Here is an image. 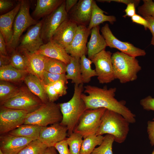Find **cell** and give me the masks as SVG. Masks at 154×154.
I'll list each match as a JSON object with an SVG mask.
<instances>
[{
	"mask_svg": "<svg viewBox=\"0 0 154 154\" xmlns=\"http://www.w3.org/2000/svg\"><path fill=\"white\" fill-rule=\"evenodd\" d=\"M84 92L88 95L82 93L81 97L87 109L105 108L120 114L130 123L135 122L136 116L125 106V101H119L115 98L116 88H101L87 85L84 87Z\"/></svg>",
	"mask_w": 154,
	"mask_h": 154,
	"instance_id": "6da1fadb",
	"label": "cell"
},
{
	"mask_svg": "<svg viewBox=\"0 0 154 154\" xmlns=\"http://www.w3.org/2000/svg\"><path fill=\"white\" fill-rule=\"evenodd\" d=\"M84 90L83 84H74L73 96L68 102L59 104L62 118L60 123L67 127L69 136L74 132L79 119L87 109L81 97Z\"/></svg>",
	"mask_w": 154,
	"mask_h": 154,
	"instance_id": "7a4b0ae2",
	"label": "cell"
},
{
	"mask_svg": "<svg viewBox=\"0 0 154 154\" xmlns=\"http://www.w3.org/2000/svg\"><path fill=\"white\" fill-rule=\"evenodd\" d=\"M130 123L120 114L106 109L101 119L100 125L96 135H113L114 141L119 143L126 140L129 131Z\"/></svg>",
	"mask_w": 154,
	"mask_h": 154,
	"instance_id": "3957f363",
	"label": "cell"
},
{
	"mask_svg": "<svg viewBox=\"0 0 154 154\" xmlns=\"http://www.w3.org/2000/svg\"><path fill=\"white\" fill-rule=\"evenodd\" d=\"M112 60L115 79H118L120 83L124 84L137 79L141 67L135 57L117 51L112 54Z\"/></svg>",
	"mask_w": 154,
	"mask_h": 154,
	"instance_id": "277c9868",
	"label": "cell"
},
{
	"mask_svg": "<svg viewBox=\"0 0 154 154\" xmlns=\"http://www.w3.org/2000/svg\"><path fill=\"white\" fill-rule=\"evenodd\" d=\"M62 118L59 104L49 101L43 103L34 111L27 114L24 124L46 127L60 123Z\"/></svg>",
	"mask_w": 154,
	"mask_h": 154,
	"instance_id": "5b68a950",
	"label": "cell"
},
{
	"mask_svg": "<svg viewBox=\"0 0 154 154\" xmlns=\"http://www.w3.org/2000/svg\"><path fill=\"white\" fill-rule=\"evenodd\" d=\"M21 2L20 10L14 22L12 37L10 43L7 46V51L8 50L11 52L16 49L23 33L27 28L36 25L38 22L34 19L30 14L29 1L22 0Z\"/></svg>",
	"mask_w": 154,
	"mask_h": 154,
	"instance_id": "8992f818",
	"label": "cell"
},
{
	"mask_svg": "<svg viewBox=\"0 0 154 154\" xmlns=\"http://www.w3.org/2000/svg\"><path fill=\"white\" fill-rule=\"evenodd\" d=\"M43 104L40 99L28 88L22 87L20 88L19 91L16 95L1 106L30 113L38 108Z\"/></svg>",
	"mask_w": 154,
	"mask_h": 154,
	"instance_id": "52a82bcc",
	"label": "cell"
},
{
	"mask_svg": "<svg viewBox=\"0 0 154 154\" xmlns=\"http://www.w3.org/2000/svg\"><path fill=\"white\" fill-rule=\"evenodd\" d=\"M106 109L104 108L87 109L81 117L74 132L81 135L84 139L96 134Z\"/></svg>",
	"mask_w": 154,
	"mask_h": 154,
	"instance_id": "ba28073f",
	"label": "cell"
},
{
	"mask_svg": "<svg viewBox=\"0 0 154 154\" xmlns=\"http://www.w3.org/2000/svg\"><path fill=\"white\" fill-rule=\"evenodd\" d=\"M112 53L104 49L90 59L94 64L99 83L108 84L115 79L112 60Z\"/></svg>",
	"mask_w": 154,
	"mask_h": 154,
	"instance_id": "9c48e42d",
	"label": "cell"
},
{
	"mask_svg": "<svg viewBox=\"0 0 154 154\" xmlns=\"http://www.w3.org/2000/svg\"><path fill=\"white\" fill-rule=\"evenodd\" d=\"M28 112L0 106V133H7L24 124Z\"/></svg>",
	"mask_w": 154,
	"mask_h": 154,
	"instance_id": "30bf717a",
	"label": "cell"
},
{
	"mask_svg": "<svg viewBox=\"0 0 154 154\" xmlns=\"http://www.w3.org/2000/svg\"><path fill=\"white\" fill-rule=\"evenodd\" d=\"M68 18L64 0L56 9L43 19L41 29V37L43 40L47 42L50 41L57 29Z\"/></svg>",
	"mask_w": 154,
	"mask_h": 154,
	"instance_id": "8fae6325",
	"label": "cell"
},
{
	"mask_svg": "<svg viewBox=\"0 0 154 154\" xmlns=\"http://www.w3.org/2000/svg\"><path fill=\"white\" fill-rule=\"evenodd\" d=\"M101 31L107 46L116 48L122 53L135 57L146 55L144 50L136 47L129 42H123L117 39L112 33L108 24L106 23L102 27Z\"/></svg>",
	"mask_w": 154,
	"mask_h": 154,
	"instance_id": "7c38bea8",
	"label": "cell"
},
{
	"mask_svg": "<svg viewBox=\"0 0 154 154\" xmlns=\"http://www.w3.org/2000/svg\"><path fill=\"white\" fill-rule=\"evenodd\" d=\"M43 19L35 25L30 27L21 38L16 49L34 52L44 44L41 37V29Z\"/></svg>",
	"mask_w": 154,
	"mask_h": 154,
	"instance_id": "4fadbf2b",
	"label": "cell"
},
{
	"mask_svg": "<svg viewBox=\"0 0 154 154\" xmlns=\"http://www.w3.org/2000/svg\"><path fill=\"white\" fill-rule=\"evenodd\" d=\"M91 30L86 26L79 25L72 42L65 49L73 57L80 58L87 53V42Z\"/></svg>",
	"mask_w": 154,
	"mask_h": 154,
	"instance_id": "5bb4252c",
	"label": "cell"
},
{
	"mask_svg": "<svg viewBox=\"0 0 154 154\" xmlns=\"http://www.w3.org/2000/svg\"><path fill=\"white\" fill-rule=\"evenodd\" d=\"M67 132L66 127L60 123H56L42 127L38 139L47 147L54 146L57 143L66 139Z\"/></svg>",
	"mask_w": 154,
	"mask_h": 154,
	"instance_id": "9a60e30c",
	"label": "cell"
},
{
	"mask_svg": "<svg viewBox=\"0 0 154 154\" xmlns=\"http://www.w3.org/2000/svg\"><path fill=\"white\" fill-rule=\"evenodd\" d=\"M78 27L76 23L68 17L57 29L50 40L65 48L72 42Z\"/></svg>",
	"mask_w": 154,
	"mask_h": 154,
	"instance_id": "2e32d148",
	"label": "cell"
},
{
	"mask_svg": "<svg viewBox=\"0 0 154 154\" xmlns=\"http://www.w3.org/2000/svg\"><path fill=\"white\" fill-rule=\"evenodd\" d=\"M33 139L14 136L8 133L1 135L0 150L4 154H17Z\"/></svg>",
	"mask_w": 154,
	"mask_h": 154,
	"instance_id": "e0dca14e",
	"label": "cell"
},
{
	"mask_svg": "<svg viewBox=\"0 0 154 154\" xmlns=\"http://www.w3.org/2000/svg\"><path fill=\"white\" fill-rule=\"evenodd\" d=\"M93 0H80L68 13V18L78 26L88 25Z\"/></svg>",
	"mask_w": 154,
	"mask_h": 154,
	"instance_id": "ac0fdd59",
	"label": "cell"
},
{
	"mask_svg": "<svg viewBox=\"0 0 154 154\" xmlns=\"http://www.w3.org/2000/svg\"><path fill=\"white\" fill-rule=\"evenodd\" d=\"M21 51H23L26 57L27 71L29 73L37 77L43 84V76L46 56L27 50Z\"/></svg>",
	"mask_w": 154,
	"mask_h": 154,
	"instance_id": "d6986e66",
	"label": "cell"
},
{
	"mask_svg": "<svg viewBox=\"0 0 154 154\" xmlns=\"http://www.w3.org/2000/svg\"><path fill=\"white\" fill-rule=\"evenodd\" d=\"M34 52L60 60L66 65L70 62L71 57L64 48L52 40L44 44Z\"/></svg>",
	"mask_w": 154,
	"mask_h": 154,
	"instance_id": "ffe728a7",
	"label": "cell"
},
{
	"mask_svg": "<svg viewBox=\"0 0 154 154\" xmlns=\"http://www.w3.org/2000/svg\"><path fill=\"white\" fill-rule=\"evenodd\" d=\"M21 0L11 10L0 16V32L3 35L7 46L10 42L13 35L14 22L21 7Z\"/></svg>",
	"mask_w": 154,
	"mask_h": 154,
	"instance_id": "44dd1931",
	"label": "cell"
},
{
	"mask_svg": "<svg viewBox=\"0 0 154 154\" xmlns=\"http://www.w3.org/2000/svg\"><path fill=\"white\" fill-rule=\"evenodd\" d=\"M99 30L100 27L98 26L91 30L90 38L87 45L88 58L90 59L107 46L104 37L100 34Z\"/></svg>",
	"mask_w": 154,
	"mask_h": 154,
	"instance_id": "7402d4cb",
	"label": "cell"
},
{
	"mask_svg": "<svg viewBox=\"0 0 154 154\" xmlns=\"http://www.w3.org/2000/svg\"><path fill=\"white\" fill-rule=\"evenodd\" d=\"M23 81L30 91L39 98L43 103L49 102L44 85L37 77L29 73Z\"/></svg>",
	"mask_w": 154,
	"mask_h": 154,
	"instance_id": "603a6c76",
	"label": "cell"
},
{
	"mask_svg": "<svg viewBox=\"0 0 154 154\" xmlns=\"http://www.w3.org/2000/svg\"><path fill=\"white\" fill-rule=\"evenodd\" d=\"M64 1L63 0H37L33 15L37 18L47 16L56 9Z\"/></svg>",
	"mask_w": 154,
	"mask_h": 154,
	"instance_id": "cb8c5ba5",
	"label": "cell"
},
{
	"mask_svg": "<svg viewBox=\"0 0 154 154\" xmlns=\"http://www.w3.org/2000/svg\"><path fill=\"white\" fill-rule=\"evenodd\" d=\"M104 13H107L101 9L97 5L96 1L93 0L91 19L88 27L89 30L105 22L108 21L111 24H113L116 21V18L114 16L107 15Z\"/></svg>",
	"mask_w": 154,
	"mask_h": 154,
	"instance_id": "d4e9b609",
	"label": "cell"
},
{
	"mask_svg": "<svg viewBox=\"0 0 154 154\" xmlns=\"http://www.w3.org/2000/svg\"><path fill=\"white\" fill-rule=\"evenodd\" d=\"M28 74L27 71L18 70L11 64L0 67V81L9 82H19L24 81Z\"/></svg>",
	"mask_w": 154,
	"mask_h": 154,
	"instance_id": "484cf974",
	"label": "cell"
},
{
	"mask_svg": "<svg viewBox=\"0 0 154 154\" xmlns=\"http://www.w3.org/2000/svg\"><path fill=\"white\" fill-rule=\"evenodd\" d=\"M80 58L71 56L70 62L66 65V74L67 80H71V83L76 85L83 84L80 71Z\"/></svg>",
	"mask_w": 154,
	"mask_h": 154,
	"instance_id": "4316f807",
	"label": "cell"
},
{
	"mask_svg": "<svg viewBox=\"0 0 154 154\" xmlns=\"http://www.w3.org/2000/svg\"><path fill=\"white\" fill-rule=\"evenodd\" d=\"M41 128L36 125L23 124L8 133L14 136L36 139L38 138Z\"/></svg>",
	"mask_w": 154,
	"mask_h": 154,
	"instance_id": "83f0119b",
	"label": "cell"
},
{
	"mask_svg": "<svg viewBox=\"0 0 154 154\" xmlns=\"http://www.w3.org/2000/svg\"><path fill=\"white\" fill-rule=\"evenodd\" d=\"M92 63L91 59L86 57V55H84L80 58V71L83 84L89 83L92 78L97 76L95 70L92 68Z\"/></svg>",
	"mask_w": 154,
	"mask_h": 154,
	"instance_id": "f1b7e54d",
	"label": "cell"
},
{
	"mask_svg": "<svg viewBox=\"0 0 154 154\" xmlns=\"http://www.w3.org/2000/svg\"><path fill=\"white\" fill-rule=\"evenodd\" d=\"M104 136L95 134L84 138L80 150V154H91L95 147L102 143Z\"/></svg>",
	"mask_w": 154,
	"mask_h": 154,
	"instance_id": "f546056e",
	"label": "cell"
},
{
	"mask_svg": "<svg viewBox=\"0 0 154 154\" xmlns=\"http://www.w3.org/2000/svg\"><path fill=\"white\" fill-rule=\"evenodd\" d=\"M19 89L20 88L11 84L9 82L0 81V106L16 95Z\"/></svg>",
	"mask_w": 154,
	"mask_h": 154,
	"instance_id": "4dcf8cb0",
	"label": "cell"
},
{
	"mask_svg": "<svg viewBox=\"0 0 154 154\" xmlns=\"http://www.w3.org/2000/svg\"><path fill=\"white\" fill-rule=\"evenodd\" d=\"M11 53L9 56L10 64L18 70L27 71L26 58L23 51L16 49Z\"/></svg>",
	"mask_w": 154,
	"mask_h": 154,
	"instance_id": "1f68e13d",
	"label": "cell"
},
{
	"mask_svg": "<svg viewBox=\"0 0 154 154\" xmlns=\"http://www.w3.org/2000/svg\"><path fill=\"white\" fill-rule=\"evenodd\" d=\"M66 65L63 62L46 56L44 70L55 74H66Z\"/></svg>",
	"mask_w": 154,
	"mask_h": 154,
	"instance_id": "d6a6232c",
	"label": "cell"
},
{
	"mask_svg": "<svg viewBox=\"0 0 154 154\" xmlns=\"http://www.w3.org/2000/svg\"><path fill=\"white\" fill-rule=\"evenodd\" d=\"M66 140L69 146L70 154H80V150L83 141L82 136L80 134L73 132Z\"/></svg>",
	"mask_w": 154,
	"mask_h": 154,
	"instance_id": "836d02e7",
	"label": "cell"
},
{
	"mask_svg": "<svg viewBox=\"0 0 154 154\" xmlns=\"http://www.w3.org/2000/svg\"><path fill=\"white\" fill-rule=\"evenodd\" d=\"M48 147L38 139L30 142L17 154H42Z\"/></svg>",
	"mask_w": 154,
	"mask_h": 154,
	"instance_id": "e575fe53",
	"label": "cell"
},
{
	"mask_svg": "<svg viewBox=\"0 0 154 154\" xmlns=\"http://www.w3.org/2000/svg\"><path fill=\"white\" fill-rule=\"evenodd\" d=\"M114 141L113 135L106 134L102 143L96 148L91 154H114L112 151V146Z\"/></svg>",
	"mask_w": 154,
	"mask_h": 154,
	"instance_id": "d590c367",
	"label": "cell"
},
{
	"mask_svg": "<svg viewBox=\"0 0 154 154\" xmlns=\"http://www.w3.org/2000/svg\"><path fill=\"white\" fill-rule=\"evenodd\" d=\"M143 4L138 8V13L143 17L154 16V2L151 0H143Z\"/></svg>",
	"mask_w": 154,
	"mask_h": 154,
	"instance_id": "8d00e7d4",
	"label": "cell"
},
{
	"mask_svg": "<svg viewBox=\"0 0 154 154\" xmlns=\"http://www.w3.org/2000/svg\"><path fill=\"white\" fill-rule=\"evenodd\" d=\"M62 80L68 83L66 74H55L44 71L43 76V84H52L59 80Z\"/></svg>",
	"mask_w": 154,
	"mask_h": 154,
	"instance_id": "74e56055",
	"label": "cell"
},
{
	"mask_svg": "<svg viewBox=\"0 0 154 154\" xmlns=\"http://www.w3.org/2000/svg\"><path fill=\"white\" fill-rule=\"evenodd\" d=\"M44 86L49 102H54L60 97L55 90L52 84L44 85Z\"/></svg>",
	"mask_w": 154,
	"mask_h": 154,
	"instance_id": "f35d334b",
	"label": "cell"
},
{
	"mask_svg": "<svg viewBox=\"0 0 154 154\" xmlns=\"http://www.w3.org/2000/svg\"><path fill=\"white\" fill-rule=\"evenodd\" d=\"M68 84L65 81L60 80L52 84L59 96L61 97L67 94L68 87L66 84Z\"/></svg>",
	"mask_w": 154,
	"mask_h": 154,
	"instance_id": "ab89813d",
	"label": "cell"
},
{
	"mask_svg": "<svg viewBox=\"0 0 154 154\" xmlns=\"http://www.w3.org/2000/svg\"><path fill=\"white\" fill-rule=\"evenodd\" d=\"M140 103L143 109L154 111V98L151 96H149L141 99Z\"/></svg>",
	"mask_w": 154,
	"mask_h": 154,
	"instance_id": "60d3db41",
	"label": "cell"
},
{
	"mask_svg": "<svg viewBox=\"0 0 154 154\" xmlns=\"http://www.w3.org/2000/svg\"><path fill=\"white\" fill-rule=\"evenodd\" d=\"M66 139L59 142L54 147L59 154H70Z\"/></svg>",
	"mask_w": 154,
	"mask_h": 154,
	"instance_id": "b9f144b4",
	"label": "cell"
},
{
	"mask_svg": "<svg viewBox=\"0 0 154 154\" xmlns=\"http://www.w3.org/2000/svg\"><path fill=\"white\" fill-rule=\"evenodd\" d=\"M147 132L149 143L151 146H154V118L147 122Z\"/></svg>",
	"mask_w": 154,
	"mask_h": 154,
	"instance_id": "7bdbcfd3",
	"label": "cell"
},
{
	"mask_svg": "<svg viewBox=\"0 0 154 154\" xmlns=\"http://www.w3.org/2000/svg\"><path fill=\"white\" fill-rule=\"evenodd\" d=\"M131 19L133 22L143 26L145 30L149 29V25L148 22L144 18L140 15L135 14L131 17Z\"/></svg>",
	"mask_w": 154,
	"mask_h": 154,
	"instance_id": "ee69618b",
	"label": "cell"
},
{
	"mask_svg": "<svg viewBox=\"0 0 154 154\" xmlns=\"http://www.w3.org/2000/svg\"><path fill=\"white\" fill-rule=\"evenodd\" d=\"M14 5L13 1L10 0H0V12L2 13L12 8Z\"/></svg>",
	"mask_w": 154,
	"mask_h": 154,
	"instance_id": "f6af8a7d",
	"label": "cell"
},
{
	"mask_svg": "<svg viewBox=\"0 0 154 154\" xmlns=\"http://www.w3.org/2000/svg\"><path fill=\"white\" fill-rule=\"evenodd\" d=\"M135 4L134 3H131L127 5L126 9L125 10V14L123 16L124 17H132L135 13Z\"/></svg>",
	"mask_w": 154,
	"mask_h": 154,
	"instance_id": "bcb514c9",
	"label": "cell"
},
{
	"mask_svg": "<svg viewBox=\"0 0 154 154\" xmlns=\"http://www.w3.org/2000/svg\"><path fill=\"white\" fill-rule=\"evenodd\" d=\"M144 18L148 22L149 25V29L152 34V37L151 44L154 45V16H148Z\"/></svg>",
	"mask_w": 154,
	"mask_h": 154,
	"instance_id": "7dc6e473",
	"label": "cell"
},
{
	"mask_svg": "<svg viewBox=\"0 0 154 154\" xmlns=\"http://www.w3.org/2000/svg\"><path fill=\"white\" fill-rule=\"evenodd\" d=\"M0 54L4 56H9L7 48V44L4 38L0 32Z\"/></svg>",
	"mask_w": 154,
	"mask_h": 154,
	"instance_id": "c3c4849f",
	"label": "cell"
},
{
	"mask_svg": "<svg viewBox=\"0 0 154 154\" xmlns=\"http://www.w3.org/2000/svg\"><path fill=\"white\" fill-rule=\"evenodd\" d=\"M97 1L100 2H108L114 1L124 3L127 5L131 3H134L135 4L136 7L138 5L140 2V1L139 0H97Z\"/></svg>",
	"mask_w": 154,
	"mask_h": 154,
	"instance_id": "681fc988",
	"label": "cell"
},
{
	"mask_svg": "<svg viewBox=\"0 0 154 154\" xmlns=\"http://www.w3.org/2000/svg\"><path fill=\"white\" fill-rule=\"evenodd\" d=\"M77 0H65L66 10L68 13L77 3Z\"/></svg>",
	"mask_w": 154,
	"mask_h": 154,
	"instance_id": "f907efd6",
	"label": "cell"
},
{
	"mask_svg": "<svg viewBox=\"0 0 154 154\" xmlns=\"http://www.w3.org/2000/svg\"><path fill=\"white\" fill-rule=\"evenodd\" d=\"M10 64L9 56H4L0 54V67Z\"/></svg>",
	"mask_w": 154,
	"mask_h": 154,
	"instance_id": "816d5d0a",
	"label": "cell"
},
{
	"mask_svg": "<svg viewBox=\"0 0 154 154\" xmlns=\"http://www.w3.org/2000/svg\"><path fill=\"white\" fill-rule=\"evenodd\" d=\"M54 146L48 147L42 154H58Z\"/></svg>",
	"mask_w": 154,
	"mask_h": 154,
	"instance_id": "f5cc1de1",
	"label": "cell"
},
{
	"mask_svg": "<svg viewBox=\"0 0 154 154\" xmlns=\"http://www.w3.org/2000/svg\"><path fill=\"white\" fill-rule=\"evenodd\" d=\"M0 154H4L0 150Z\"/></svg>",
	"mask_w": 154,
	"mask_h": 154,
	"instance_id": "db71d44e",
	"label": "cell"
},
{
	"mask_svg": "<svg viewBox=\"0 0 154 154\" xmlns=\"http://www.w3.org/2000/svg\"><path fill=\"white\" fill-rule=\"evenodd\" d=\"M151 154H154V149L153 150V151L152 152Z\"/></svg>",
	"mask_w": 154,
	"mask_h": 154,
	"instance_id": "11a10c76",
	"label": "cell"
}]
</instances>
